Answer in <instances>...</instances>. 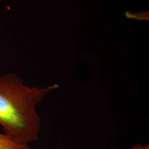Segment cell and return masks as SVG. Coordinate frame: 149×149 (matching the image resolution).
<instances>
[{"mask_svg":"<svg viewBox=\"0 0 149 149\" xmlns=\"http://www.w3.org/2000/svg\"><path fill=\"white\" fill-rule=\"evenodd\" d=\"M58 84L30 87L13 72L0 75V126L3 133L30 144L39 139L41 119L37 106Z\"/></svg>","mask_w":149,"mask_h":149,"instance_id":"cell-1","label":"cell"},{"mask_svg":"<svg viewBox=\"0 0 149 149\" xmlns=\"http://www.w3.org/2000/svg\"><path fill=\"white\" fill-rule=\"evenodd\" d=\"M127 149H149V144H142L139 143V144L133 145L130 148Z\"/></svg>","mask_w":149,"mask_h":149,"instance_id":"cell-3","label":"cell"},{"mask_svg":"<svg viewBox=\"0 0 149 149\" xmlns=\"http://www.w3.org/2000/svg\"><path fill=\"white\" fill-rule=\"evenodd\" d=\"M0 149H31L29 144L22 142L7 134L0 132Z\"/></svg>","mask_w":149,"mask_h":149,"instance_id":"cell-2","label":"cell"}]
</instances>
